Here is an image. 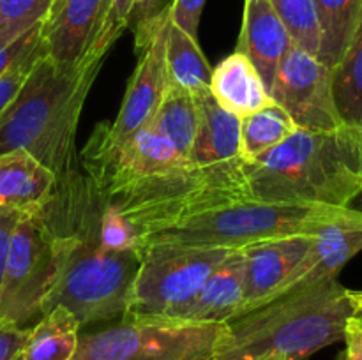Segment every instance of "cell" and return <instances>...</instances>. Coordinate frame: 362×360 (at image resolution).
I'll return each instance as SVG.
<instances>
[{
    "label": "cell",
    "instance_id": "1",
    "mask_svg": "<svg viewBox=\"0 0 362 360\" xmlns=\"http://www.w3.org/2000/svg\"><path fill=\"white\" fill-rule=\"evenodd\" d=\"M39 214L55 240L57 279L45 304L69 309L81 327L124 316L140 251L110 249L101 242V196L87 175L73 169L57 179Z\"/></svg>",
    "mask_w": 362,
    "mask_h": 360
},
{
    "label": "cell",
    "instance_id": "2",
    "mask_svg": "<svg viewBox=\"0 0 362 360\" xmlns=\"http://www.w3.org/2000/svg\"><path fill=\"white\" fill-rule=\"evenodd\" d=\"M99 191V189H98ZM101 242L110 249H136L156 233L200 212L250 200L246 162L187 164L113 193H101Z\"/></svg>",
    "mask_w": 362,
    "mask_h": 360
},
{
    "label": "cell",
    "instance_id": "3",
    "mask_svg": "<svg viewBox=\"0 0 362 360\" xmlns=\"http://www.w3.org/2000/svg\"><path fill=\"white\" fill-rule=\"evenodd\" d=\"M105 59L88 53L76 64H60L41 53L0 115V154L28 152L57 179L76 169L78 124Z\"/></svg>",
    "mask_w": 362,
    "mask_h": 360
},
{
    "label": "cell",
    "instance_id": "4",
    "mask_svg": "<svg viewBox=\"0 0 362 360\" xmlns=\"http://www.w3.org/2000/svg\"><path fill=\"white\" fill-rule=\"evenodd\" d=\"M350 318L338 277L297 284L228 321L214 360H308L343 341Z\"/></svg>",
    "mask_w": 362,
    "mask_h": 360
},
{
    "label": "cell",
    "instance_id": "5",
    "mask_svg": "<svg viewBox=\"0 0 362 360\" xmlns=\"http://www.w3.org/2000/svg\"><path fill=\"white\" fill-rule=\"evenodd\" d=\"M250 200L264 203L350 207L362 194L357 126L300 129L246 164Z\"/></svg>",
    "mask_w": 362,
    "mask_h": 360
},
{
    "label": "cell",
    "instance_id": "6",
    "mask_svg": "<svg viewBox=\"0 0 362 360\" xmlns=\"http://www.w3.org/2000/svg\"><path fill=\"white\" fill-rule=\"evenodd\" d=\"M331 208L240 200L191 215L179 224L152 235L144 246L175 244L207 249H243L272 236L310 235L315 224Z\"/></svg>",
    "mask_w": 362,
    "mask_h": 360
},
{
    "label": "cell",
    "instance_id": "7",
    "mask_svg": "<svg viewBox=\"0 0 362 360\" xmlns=\"http://www.w3.org/2000/svg\"><path fill=\"white\" fill-rule=\"evenodd\" d=\"M232 251L175 244L144 246L122 318L180 323L209 275Z\"/></svg>",
    "mask_w": 362,
    "mask_h": 360
},
{
    "label": "cell",
    "instance_id": "8",
    "mask_svg": "<svg viewBox=\"0 0 362 360\" xmlns=\"http://www.w3.org/2000/svg\"><path fill=\"white\" fill-rule=\"evenodd\" d=\"M226 323H163L126 320L95 332H80L71 360H209Z\"/></svg>",
    "mask_w": 362,
    "mask_h": 360
},
{
    "label": "cell",
    "instance_id": "9",
    "mask_svg": "<svg viewBox=\"0 0 362 360\" xmlns=\"http://www.w3.org/2000/svg\"><path fill=\"white\" fill-rule=\"evenodd\" d=\"M57 279L55 240L41 214L20 215L13 229L0 282V323L28 328Z\"/></svg>",
    "mask_w": 362,
    "mask_h": 360
},
{
    "label": "cell",
    "instance_id": "10",
    "mask_svg": "<svg viewBox=\"0 0 362 360\" xmlns=\"http://www.w3.org/2000/svg\"><path fill=\"white\" fill-rule=\"evenodd\" d=\"M269 94L300 129L331 131L345 126L336 108L332 69L297 46L279 64Z\"/></svg>",
    "mask_w": 362,
    "mask_h": 360
},
{
    "label": "cell",
    "instance_id": "11",
    "mask_svg": "<svg viewBox=\"0 0 362 360\" xmlns=\"http://www.w3.org/2000/svg\"><path fill=\"white\" fill-rule=\"evenodd\" d=\"M168 23L170 13L156 28L148 44L140 52V60L129 78L119 115L112 124H99L81 152H101L112 148L148 126L168 85L165 60Z\"/></svg>",
    "mask_w": 362,
    "mask_h": 360
},
{
    "label": "cell",
    "instance_id": "12",
    "mask_svg": "<svg viewBox=\"0 0 362 360\" xmlns=\"http://www.w3.org/2000/svg\"><path fill=\"white\" fill-rule=\"evenodd\" d=\"M85 175L101 193H113L134 182L191 164L170 141L151 127L136 131L122 143L101 152H81Z\"/></svg>",
    "mask_w": 362,
    "mask_h": 360
},
{
    "label": "cell",
    "instance_id": "13",
    "mask_svg": "<svg viewBox=\"0 0 362 360\" xmlns=\"http://www.w3.org/2000/svg\"><path fill=\"white\" fill-rule=\"evenodd\" d=\"M310 236L308 253L281 293L304 282L338 277L343 267L362 251V210L332 207L315 224Z\"/></svg>",
    "mask_w": 362,
    "mask_h": 360
},
{
    "label": "cell",
    "instance_id": "14",
    "mask_svg": "<svg viewBox=\"0 0 362 360\" xmlns=\"http://www.w3.org/2000/svg\"><path fill=\"white\" fill-rule=\"evenodd\" d=\"M310 244V235H283L258 240L240 249L244 258V307L240 314L264 306L285 289Z\"/></svg>",
    "mask_w": 362,
    "mask_h": 360
},
{
    "label": "cell",
    "instance_id": "15",
    "mask_svg": "<svg viewBox=\"0 0 362 360\" xmlns=\"http://www.w3.org/2000/svg\"><path fill=\"white\" fill-rule=\"evenodd\" d=\"M110 0H57L42 23V44L46 55L60 64H76L94 46Z\"/></svg>",
    "mask_w": 362,
    "mask_h": 360
},
{
    "label": "cell",
    "instance_id": "16",
    "mask_svg": "<svg viewBox=\"0 0 362 360\" xmlns=\"http://www.w3.org/2000/svg\"><path fill=\"white\" fill-rule=\"evenodd\" d=\"M292 46L288 30L269 0H244L243 27L235 52L253 62L269 92L279 64Z\"/></svg>",
    "mask_w": 362,
    "mask_h": 360
},
{
    "label": "cell",
    "instance_id": "17",
    "mask_svg": "<svg viewBox=\"0 0 362 360\" xmlns=\"http://www.w3.org/2000/svg\"><path fill=\"white\" fill-rule=\"evenodd\" d=\"M55 187V173L28 152L0 154V208L18 215L39 214Z\"/></svg>",
    "mask_w": 362,
    "mask_h": 360
},
{
    "label": "cell",
    "instance_id": "18",
    "mask_svg": "<svg viewBox=\"0 0 362 360\" xmlns=\"http://www.w3.org/2000/svg\"><path fill=\"white\" fill-rule=\"evenodd\" d=\"M243 307L244 258L243 251L233 249L212 270L180 323H228L243 313Z\"/></svg>",
    "mask_w": 362,
    "mask_h": 360
},
{
    "label": "cell",
    "instance_id": "19",
    "mask_svg": "<svg viewBox=\"0 0 362 360\" xmlns=\"http://www.w3.org/2000/svg\"><path fill=\"white\" fill-rule=\"evenodd\" d=\"M198 106L197 138L189 154L194 166L221 164L240 159V119L223 109L211 94L204 90L194 95Z\"/></svg>",
    "mask_w": 362,
    "mask_h": 360
},
{
    "label": "cell",
    "instance_id": "20",
    "mask_svg": "<svg viewBox=\"0 0 362 360\" xmlns=\"http://www.w3.org/2000/svg\"><path fill=\"white\" fill-rule=\"evenodd\" d=\"M209 90L223 109L239 119L272 102L257 67L246 55L237 52L212 69Z\"/></svg>",
    "mask_w": 362,
    "mask_h": 360
},
{
    "label": "cell",
    "instance_id": "21",
    "mask_svg": "<svg viewBox=\"0 0 362 360\" xmlns=\"http://www.w3.org/2000/svg\"><path fill=\"white\" fill-rule=\"evenodd\" d=\"M81 325L69 309L57 306L30 327L21 349L23 360H71L76 353Z\"/></svg>",
    "mask_w": 362,
    "mask_h": 360
},
{
    "label": "cell",
    "instance_id": "22",
    "mask_svg": "<svg viewBox=\"0 0 362 360\" xmlns=\"http://www.w3.org/2000/svg\"><path fill=\"white\" fill-rule=\"evenodd\" d=\"M198 122H200V115H198L194 95L184 88L168 83L161 102L147 127H151L156 134L170 141L172 147L184 159L189 161L191 148H193L194 138H197Z\"/></svg>",
    "mask_w": 362,
    "mask_h": 360
},
{
    "label": "cell",
    "instance_id": "23",
    "mask_svg": "<svg viewBox=\"0 0 362 360\" xmlns=\"http://www.w3.org/2000/svg\"><path fill=\"white\" fill-rule=\"evenodd\" d=\"M168 83L184 88L193 95L209 90L212 69L197 39L170 21L165 46Z\"/></svg>",
    "mask_w": 362,
    "mask_h": 360
},
{
    "label": "cell",
    "instance_id": "24",
    "mask_svg": "<svg viewBox=\"0 0 362 360\" xmlns=\"http://www.w3.org/2000/svg\"><path fill=\"white\" fill-rule=\"evenodd\" d=\"M320 23L318 59L334 69L356 35L362 18V0H313Z\"/></svg>",
    "mask_w": 362,
    "mask_h": 360
},
{
    "label": "cell",
    "instance_id": "25",
    "mask_svg": "<svg viewBox=\"0 0 362 360\" xmlns=\"http://www.w3.org/2000/svg\"><path fill=\"white\" fill-rule=\"evenodd\" d=\"M297 129L292 116L274 101L240 119V159L253 162L281 145Z\"/></svg>",
    "mask_w": 362,
    "mask_h": 360
},
{
    "label": "cell",
    "instance_id": "26",
    "mask_svg": "<svg viewBox=\"0 0 362 360\" xmlns=\"http://www.w3.org/2000/svg\"><path fill=\"white\" fill-rule=\"evenodd\" d=\"M332 92L343 124H362V18L352 42L332 69Z\"/></svg>",
    "mask_w": 362,
    "mask_h": 360
},
{
    "label": "cell",
    "instance_id": "27",
    "mask_svg": "<svg viewBox=\"0 0 362 360\" xmlns=\"http://www.w3.org/2000/svg\"><path fill=\"white\" fill-rule=\"evenodd\" d=\"M288 30L293 46L310 55L320 52V23L313 0H269Z\"/></svg>",
    "mask_w": 362,
    "mask_h": 360
},
{
    "label": "cell",
    "instance_id": "28",
    "mask_svg": "<svg viewBox=\"0 0 362 360\" xmlns=\"http://www.w3.org/2000/svg\"><path fill=\"white\" fill-rule=\"evenodd\" d=\"M57 0H0V48L48 18Z\"/></svg>",
    "mask_w": 362,
    "mask_h": 360
},
{
    "label": "cell",
    "instance_id": "29",
    "mask_svg": "<svg viewBox=\"0 0 362 360\" xmlns=\"http://www.w3.org/2000/svg\"><path fill=\"white\" fill-rule=\"evenodd\" d=\"M166 0H134L129 18V28L134 34V48L141 52L154 35L156 28L168 14Z\"/></svg>",
    "mask_w": 362,
    "mask_h": 360
},
{
    "label": "cell",
    "instance_id": "30",
    "mask_svg": "<svg viewBox=\"0 0 362 360\" xmlns=\"http://www.w3.org/2000/svg\"><path fill=\"white\" fill-rule=\"evenodd\" d=\"M134 0H110V9L106 14V20L103 23L101 32L95 39L94 46L88 53L106 56L112 46L119 41L120 35L126 28H129L131 11H133Z\"/></svg>",
    "mask_w": 362,
    "mask_h": 360
},
{
    "label": "cell",
    "instance_id": "31",
    "mask_svg": "<svg viewBox=\"0 0 362 360\" xmlns=\"http://www.w3.org/2000/svg\"><path fill=\"white\" fill-rule=\"evenodd\" d=\"M45 23V21H42ZM42 23L35 25L23 35L14 39L9 44L0 48V76L16 64L23 62L28 56L34 55L42 46Z\"/></svg>",
    "mask_w": 362,
    "mask_h": 360
},
{
    "label": "cell",
    "instance_id": "32",
    "mask_svg": "<svg viewBox=\"0 0 362 360\" xmlns=\"http://www.w3.org/2000/svg\"><path fill=\"white\" fill-rule=\"evenodd\" d=\"M205 2L207 0H173L168 7L170 21L198 41V25Z\"/></svg>",
    "mask_w": 362,
    "mask_h": 360
},
{
    "label": "cell",
    "instance_id": "33",
    "mask_svg": "<svg viewBox=\"0 0 362 360\" xmlns=\"http://www.w3.org/2000/svg\"><path fill=\"white\" fill-rule=\"evenodd\" d=\"M45 52H46L45 44H42L41 48L34 53V55H30L27 60H23V62L13 66L9 71H6V73L0 76V115L6 112L7 106H9L11 101L14 99V95L18 94V90H20V87L23 85L25 78H27V74H28V71H30L34 60Z\"/></svg>",
    "mask_w": 362,
    "mask_h": 360
},
{
    "label": "cell",
    "instance_id": "34",
    "mask_svg": "<svg viewBox=\"0 0 362 360\" xmlns=\"http://www.w3.org/2000/svg\"><path fill=\"white\" fill-rule=\"evenodd\" d=\"M30 327L0 323V360H14L23 349Z\"/></svg>",
    "mask_w": 362,
    "mask_h": 360
},
{
    "label": "cell",
    "instance_id": "35",
    "mask_svg": "<svg viewBox=\"0 0 362 360\" xmlns=\"http://www.w3.org/2000/svg\"><path fill=\"white\" fill-rule=\"evenodd\" d=\"M18 219H20L18 214L0 208V282H2L4 267H6L11 235H13V229L14 226H16Z\"/></svg>",
    "mask_w": 362,
    "mask_h": 360
},
{
    "label": "cell",
    "instance_id": "36",
    "mask_svg": "<svg viewBox=\"0 0 362 360\" xmlns=\"http://www.w3.org/2000/svg\"><path fill=\"white\" fill-rule=\"evenodd\" d=\"M343 341H345V352L341 353L339 360H362V328L352 320H349Z\"/></svg>",
    "mask_w": 362,
    "mask_h": 360
},
{
    "label": "cell",
    "instance_id": "37",
    "mask_svg": "<svg viewBox=\"0 0 362 360\" xmlns=\"http://www.w3.org/2000/svg\"><path fill=\"white\" fill-rule=\"evenodd\" d=\"M349 299L352 304V318L350 320L362 328V292H350Z\"/></svg>",
    "mask_w": 362,
    "mask_h": 360
},
{
    "label": "cell",
    "instance_id": "38",
    "mask_svg": "<svg viewBox=\"0 0 362 360\" xmlns=\"http://www.w3.org/2000/svg\"><path fill=\"white\" fill-rule=\"evenodd\" d=\"M357 131H359V138H361V148H362V124H357Z\"/></svg>",
    "mask_w": 362,
    "mask_h": 360
},
{
    "label": "cell",
    "instance_id": "39",
    "mask_svg": "<svg viewBox=\"0 0 362 360\" xmlns=\"http://www.w3.org/2000/svg\"><path fill=\"white\" fill-rule=\"evenodd\" d=\"M14 360H23V359H21V355H18V356H16V359H14Z\"/></svg>",
    "mask_w": 362,
    "mask_h": 360
},
{
    "label": "cell",
    "instance_id": "40",
    "mask_svg": "<svg viewBox=\"0 0 362 360\" xmlns=\"http://www.w3.org/2000/svg\"><path fill=\"white\" fill-rule=\"evenodd\" d=\"M209 360H214V356H212V359H209Z\"/></svg>",
    "mask_w": 362,
    "mask_h": 360
}]
</instances>
